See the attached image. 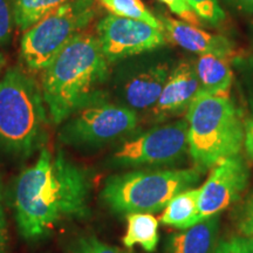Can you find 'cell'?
I'll list each match as a JSON object with an SVG mask.
<instances>
[{
  "instance_id": "6da1fadb",
  "label": "cell",
  "mask_w": 253,
  "mask_h": 253,
  "mask_svg": "<svg viewBox=\"0 0 253 253\" xmlns=\"http://www.w3.org/2000/svg\"><path fill=\"white\" fill-rule=\"evenodd\" d=\"M90 181L84 168L62 151L40 150L37 161L19 173L11 205L17 229L27 242L49 237L59 226L89 214Z\"/></svg>"
},
{
  "instance_id": "7a4b0ae2",
  "label": "cell",
  "mask_w": 253,
  "mask_h": 253,
  "mask_svg": "<svg viewBox=\"0 0 253 253\" xmlns=\"http://www.w3.org/2000/svg\"><path fill=\"white\" fill-rule=\"evenodd\" d=\"M109 62L96 34L79 33L42 71L41 91L49 121L61 125L84 107L102 102L100 87L108 78Z\"/></svg>"
},
{
  "instance_id": "3957f363",
  "label": "cell",
  "mask_w": 253,
  "mask_h": 253,
  "mask_svg": "<svg viewBox=\"0 0 253 253\" xmlns=\"http://www.w3.org/2000/svg\"><path fill=\"white\" fill-rule=\"evenodd\" d=\"M48 120L34 78L21 67L6 71L0 80V157L19 162L42 149Z\"/></svg>"
},
{
  "instance_id": "277c9868",
  "label": "cell",
  "mask_w": 253,
  "mask_h": 253,
  "mask_svg": "<svg viewBox=\"0 0 253 253\" xmlns=\"http://www.w3.org/2000/svg\"><path fill=\"white\" fill-rule=\"evenodd\" d=\"M189 154L199 172L211 170L244 145L245 126L229 96L198 91L186 110Z\"/></svg>"
},
{
  "instance_id": "5b68a950",
  "label": "cell",
  "mask_w": 253,
  "mask_h": 253,
  "mask_svg": "<svg viewBox=\"0 0 253 253\" xmlns=\"http://www.w3.org/2000/svg\"><path fill=\"white\" fill-rule=\"evenodd\" d=\"M202 173L196 169L132 170L108 177L100 197L112 212H158L179 192L194 188Z\"/></svg>"
},
{
  "instance_id": "8992f818",
  "label": "cell",
  "mask_w": 253,
  "mask_h": 253,
  "mask_svg": "<svg viewBox=\"0 0 253 253\" xmlns=\"http://www.w3.org/2000/svg\"><path fill=\"white\" fill-rule=\"evenodd\" d=\"M96 0H68L25 32L20 58L30 72H42L96 15Z\"/></svg>"
},
{
  "instance_id": "52a82bcc",
  "label": "cell",
  "mask_w": 253,
  "mask_h": 253,
  "mask_svg": "<svg viewBox=\"0 0 253 253\" xmlns=\"http://www.w3.org/2000/svg\"><path fill=\"white\" fill-rule=\"evenodd\" d=\"M137 122V113L123 104L94 103L63 122L59 140L74 148L101 147L130 134Z\"/></svg>"
},
{
  "instance_id": "ba28073f",
  "label": "cell",
  "mask_w": 253,
  "mask_h": 253,
  "mask_svg": "<svg viewBox=\"0 0 253 253\" xmlns=\"http://www.w3.org/2000/svg\"><path fill=\"white\" fill-rule=\"evenodd\" d=\"M189 150L188 122L155 126L123 143L110 163L121 168L163 166L177 162Z\"/></svg>"
},
{
  "instance_id": "9c48e42d",
  "label": "cell",
  "mask_w": 253,
  "mask_h": 253,
  "mask_svg": "<svg viewBox=\"0 0 253 253\" xmlns=\"http://www.w3.org/2000/svg\"><path fill=\"white\" fill-rule=\"evenodd\" d=\"M96 37L109 63L166 45L163 30L143 21L113 14L99 21Z\"/></svg>"
},
{
  "instance_id": "30bf717a",
  "label": "cell",
  "mask_w": 253,
  "mask_h": 253,
  "mask_svg": "<svg viewBox=\"0 0 253 253\" xmlns=\"http://www.w3.org/2000/svg\"><path fill=\"white\" fill-rule=\"evenodd\" d=\"M250 170L240 154L227 157L211 169L207 182L201 186L199 221L218 216L238 202L249 185Z\"/></svg>"
},
{
  "instance_id": "8fae6325",
  "label": "cell",
  "mask_w": 253,
  "mask_h": 253,
  "mask_svg": "<svg viewBox=\"0 0 253 253\" xmlns=\"http://www.w3.org/2000/svg\"><path fill=\"white\" fill-rule=\"evenodd\" d=\"M199 89L201 82L195 65L190 61L181 62L170 72L151 113L157 120H163L188 110Z\"/></svg>"
},
{
  "instance_id": "7c38bea8",
  "label": "cell",
  "mask_w": 253,
  "mask_h": 253,
  "mask_svg": "<svg viewBox=\"0 0 253 253\" xmlns=\"http://www.w3.org/2000/svg\"><path fill=\"white\" fill-rule=\"evenodd\" d=\"M160 21L164 36L167 34L173 43L182 48L199 55L208 53L226 58L233 55V43L225 37L209 33L201 27L170 17H161Z\"/></svg>"
},
{
  "instance_id": "4fadbf2b",
  "label": "cell",
  "mask_w": 253,
  "mask_h": 253,
  "mask_svg": "<svg viewBox=\"0 0 253 253\" xmlns=\"http://www.w3.org/2000/svg\"><path fill=\"white\" fill-rule=\"evenodd\" d=\"M169 74V67L160 63L145 68L131 77L123 86V106L134 112L153 109L162 93Z\"/></svg>"
},
{
  "instance_id": "5bb4252c",
  "label": "cell",
  "mask_w": 253,
  "mask_h": 253,
  "mask_svg": "<svg viewBox=\"0 0 253 253\" xmlns=\"http://www.w3.org/2000/svg\"><path fill=\"white\" fill-rule=\"evenodd\" d=\"M219 214L172 233L166 243V253H216L219 242Z\"/></svg>"
},
{
  "instance_id": "9a60e30c",
  "label": "cell",
  "mask_w": 253,
  "mask_h": 253,
  "mask_svg": "<svg viewBox=\"0 0 253 253\" xmlns=\"http://www.w3.org/2000/svg\"><path fill=\"white\" fill-rule=\"evenodd\" d=\"M195 67L201 82L199 90L212 95L229 96L233 80L229 58L211 53L201 54Z\"/></svg>"
},
{
  "instance_id": "2e32d148",
  "label": "cell",
  "mask_w": 253,
  "mask_h": 253,
  "mask_svg": "<svg viewBox=\"0 0 253 253\" xmlns=\"http://www.w3.org/2000/svg\"><path fill=\"white\" fill-rule=\"evenodd\" d=\"M199 195L201 188L188 189L176 195L163 209L161 223L179 230L199 223Z\"/></svg>"
},
{
  "instance_id": "e0dca14e",
  "label": "cell",
  "mask_w": 253,
  "mask_h": 253,
  "mask_svg": "<svg viewBox=\"0 0 253 253\" xmlns=\"http://www.w3.org/2000/svg\"><path fill=\"white\" fill-rule=\"evenodd\" d=\"M126 231L122 238L123 245L129 250L140 245L147 252H154L160 239L157 218L149 212H132L126 214Z\"/></svg>"
},
{
  "instance_id": "ac0fdd59",
  "label": "cell",
  "mask_w": 253,
  "mask_h": 253,
  "mask_svg": "<svg viewBox=\"0 0 253 253\" xmlns=\"http://www.w3.org/2000/svg\"><path fill=\"white\" fill-rule=\"evenodd\" d=\"M68 0H13L14 25L26 32L43 17Z\"/></svg>"
},
{
  "instance_id": "d6986e66",
  "label": "cell",
  "mask_w": 253,
  "mask_h": 253,
  "mask_svg": "<svg viewBox=\"0 0 253 253\" xmlns=\"http://www.w3.org/2000/svg\"><path fill=\"white\" fill-rule=\"evenodd\" d=\"M99 4L116 17L135 19L162 30L161 21L151 13L142 0H96Z\"/></svg>"
},
{
  "instance_id": "ffe728a7",
  "label": "cell",
  "mask_w": 253,
  "mask_h": 253,
  "mask_svg": "<svg viewBox=\"0 0 253 253\" xmlns=\"http://www.w3.org/2000/svg\"><path fill=\"white\" fill-rule=\"evenodd\" d=\"M69 253H128L125 250L107 244L93 235L77 237L69 243Z\"/></svg>"
},
{
  "instance_id": "44dd1931",
  "label": "cell",
  "mask_w": 253,
  "mask_h": 253,
  "mask_svg": "<svg viewBox=\"0 0 253 253\" xmlns=\"http://www.w3.org/2000/svg\"><path fill=\"white\" fill-rule=\"evenodd\" d=\"M194 9L201 20L209 25H219L225 19V12L223 11L218 0H185Z\"/></svg>"
},
{
  "instance_id": "7402d4cb",
  "label": "cell",
  "mask_w": 253,
  "mask_h": 253,
  "mask_svg": "<svg viewBox=\"0 0 253 253\" xmlns=\"http://www.w3.org/2000/svg\"><path fill=\"white\" fill-rule=\"evenodd\" d=\"M13 9L8 0H0V47L8 42L13 32Z\"/></svg>"
},
{
  "instance_id": "603a6c76",
  "label": "cell",
  "mask_w": 253,
  "mask_h": 253,
  "mask_svg": "<svg viewBox=\"0 0 253 253\" xmlns=\"http://www.w3.org/2000/svg\"><path fill=\"white\" fill-rule=\"evenodd\" d=\"M158 1L167 5L173 14L178 15V17L182 18L183 21H185V23L196 27L202 26L201 19H199L198 15L195 13L194 9L190 7V5L185 1V0H158Z\"/></svg>"
},
{
  "instance_id": "cb8c5ba5",
  "label": "cell",
  "mask_w": 253,
  "mask_h": 253,
  "mask_svg": "<svg viewBox=\"0 0 253 253\" xmlns=\"http://www.w3.org/2000/svg\"><path fill=\"white\" fill-rule=\"evenodd\" d=\"M237 224L244 237L253 242V192L239 209Z\"/></svg>"
},
{
  "instance_id": "d4e9b609",
  "label": "cell",
  "mask_w": 253,
  "mask_h": 253,
  "mask_svg": "<svg viewBox=\"0 0 253 253\" xmlns=\"http://www.w3.org/2000/svg\"><path fill=\"white\" fill-rule=\"evenodd\" d=\"M216 253H253V242L246 237H232L220 242Z\"/></svg>"
},
{
  "instance_id": "484cf974",
  "label": "cell",
  "mask_w": 253,
  "mask_h": 253,
  "mask_svg": "<svg viewBox=\"0 0 253 253\" xmlns=\"http://www.w3.org/2000/svg\"><path fill=\"white\" fill-rule=\"evenodd\" d=\"M8 245V230L6 220L5 204H4V186L0 178V253H6Z\"/></svg>"
},
{
  "instance_id": "4316f807",
  "label": "cell",
  "mask_w": 253,
  "mask_h": 253,
  "mask_svg": "<svg viewBox=\"0 0 253 253\" xmlns=\"http://www.w3.org/2000/svg\"><path fill=\"white\" fill-rule=\"evenodd\" d=\"M245 126V140L244 144L250 156L253 158V118L249 119L244 123Z\"/></svg>"
},
{
  "instance_id": "83f0119b",
  "label": "cell",
  "mask_w": 253,
  "mask_h": 253,
  "mask_svg": "<svg viewBox=\"0 0 253 253\" xmlns=\"http://www.w3.org/2000/svg\"><path fill=\"white\" fill-rule=\"evenodd\" d=\"M226 1L246 13L253 14V0H226Z\"/></svg>"
},
{
  "instance_id": "f1b7e54d",
  "label": "cell",
  "mask_w": 253,
  "mask_h": 253,
  "mask_svg": "<svg viewBox=\"0 0 253 253\" xmlns=\"http://www.w3.org/2000/svg\"><path fill=\"white\" fill-rule=\"evenodd\" d=\"M4 65H5V58H4V55L0 53V69L4 67Z\"/></svg>"
},
{
  "instance_id": "f546056e",
  "label": "cell",
  "mask_w": 253,
  "mask_h": 253,
  "mask_svg": "<svg viewBox=\"0 0 253 253\" xmlns=\"http://www.w3.org/2000/svg\"><path fill=\"white\" fill-rule=\"evenodd\" d=\"M251 108H252V114H253V100L251 101Z\"/></svg>"
}]
</instances>
